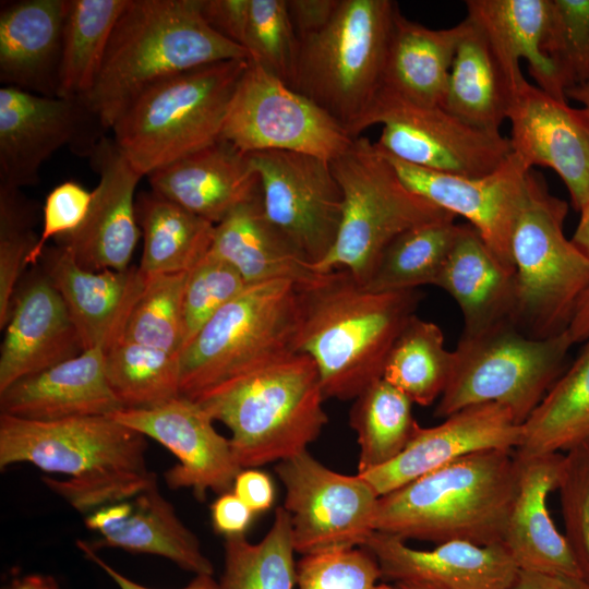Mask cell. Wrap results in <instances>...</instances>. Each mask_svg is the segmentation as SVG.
Wrapping results in <instances>:
<instances>
[{
    "instance_id": "obj_1",
    "label": "cell",
    "mask_w": 589,
    "mask_h": 589,
    "mask_svg": "<svg viewBox=\"0 0 589 589\" xmlns=\"http://www.w3.org/2000/svg\"><path fill=\"white\" fill-rule=\"evenodd\" d=\"M146 436L110 416L56 421L0 414V469L29 462L65 480L44 483L80 513L127 501L156 480L146 464Z\"/></svg>"
},
{
    "instance_id": "obj_2",
    "label": "cell",
    "mask_w": 589,
    "mask_h": 589,
    "mask_svg": "<svg viewBox=\"0 0 589 589\" xmlns=\"http://www.w3.org/2000/svg\"><path fill=\"white\" fill-rule=\"evenodd\" d=\"M297 353L310 357L325 399L350 400L383 377L388 353L421 300L414 290L373 291L347 269L301 287Z\"/></svg>"
},
{
    "instance_id": "obj_3",
    "label": "cell",
    "mask_w": 589,
    "mask_h": 589,
    "mask_svg": "<svg viewBox=\"0 0 589 589\" xmlns=\"http://www.w3.org/2000/svg\"><path fill=\"white\" fill-rule=\"evenodd\" d=\"M202 0H129L111 34L91 91L81 98L104 130H111L147 88L203 65L249 59L240 45L215 32Z\"/></svg>"
},
{
    "instance_id": "obj_4",
    "label": "cell",
    "mask_w": 589,
    "mask_h": 589,
    "mask_svg": "<svg viewBox=\"0 0 589 589\" xmlns=\"http://www.w3.org/2000/svg\"><path fill=\"white\" fill-rule=\"evenodd\" d=\"M516 478L515 450L468 455L381 496L375 531L435 544H503Z\"/></svg>"
},
{
    "instance_id": "obj_5",
    "label": "cell",
    "mask_w": 589,
    "mask_h": 589,
    "mask_svg": "<svg viewBox=\"0 0 589 589\" xmlns=\"http://www.w3.org/2000/svg\"><path fill=\"white\" fill-rule=\"evenodd\" d=\"M313 360L296 353L239 376L196 401L224 423L241 469L279 462L304 450L328 422Z\"/></svg>"
},
{
    "instance_id": "obj_6",
    "label": "cell",
    "mask_w": 589,
    "mask_h": 589,
    "mask_svg": "<svg viewBox=\"0 0 589 589\" xmlns=\"http://www.w3.org/2000/svg\"><path fill=\"white\" fill-rule=\"evenodd\" d=\"M398 4L390 0H341L321 32L299 40L291 88L335 118L353 137L383 87Z\"/></svg>"
},
{
    "instance_id": "obj_7",
    "label": "cell",
    "mask_w": 589,
    "mask_h": 589,
    "mask_svg": "<svg viewBox=\"0 0 589 589\" xmlns=\"http://www.w3.org/2000/svg\"><path fill=\"white\" fill-rule=\"evenodd\" d=\"M301 287L276 279L248 285L181 351L180 395L196 400L239 376L297 353Z\"/></svg>"
},
{
    "instance_id": "obj_8",
    "label": "cell",
    "mask_w": 589,
    "mask_h": 589,
    "mask_svg": "<svg viewBox=\"0 0 589 589\" xmlns=\"http://www.w3.org/2000/svg\"><path fill=\"white\" fill-rule=\"evenodd\" d=\"M249 60L203 65L142 93L111 129L134 169L147 176L217 141Z\"/></svg>"
},
{
    "instance_id": "obj_9",
    "label": "cell",
    "mask_w": 589,
    "mask_h": 589,
    "mask_svg": "<svg viewBox=\"0 0 589 589\" xmlns=\"http://www.w3.org/2000/svg\"><path fill=\"white\" fill-rule=\"evenodd\" d=\"M568 205L533 171L512 236V323L532 338L568 329L589 288V257L563 231Z\"/></svg>"
},
{
    "instance_id": "obj_10",
    "label": "cell",
    "mask_w": 589,
    "mask_h": 589,
    "mask_svg": "<svg viewBox=\"0 0 589 589\" xmlns=\"http://www.w3.org/2000/svg\"><path fill=\"white\" fill-rule=\"evenodd\" d=\"M329 163L341 189L342 211L333 248L314 265L318 273L347 269L364 286L397 236L421 224L456 217L411 191L368 137L354 139Z\"/></svg>"
},
{
    "instance_id": "obj_11",
    "label": "cell",
    "mask_w": 589,
    "mask_h": 589,
    "mask_svg": "<svg viewBox=\"0 0 589 589\" xmlns=\"http://www.w3.org/2000/svg\"><path fill=\"white\" fill-rule=\"evenodd\" d=\"M574 344L568 329L532 338L512 322L461 334L434 416L444 419L472 405L498 404L522 425L565 371Z\"/></svg>"
},
{
    "instance_id": "obj_12",
    "label": "cell",
    "mask_w": 589,
    "mask_h": 589,
    "mask_svg": "<svg viewBox=\"0 0 589 589\" xmlns=\"http://www.w3.org/2000/svg\"><path fill=\"white\" fill-rule=\"evenodd\" d=\"M220 137L245 154L302 153L333 160L354 139L323 108L249 60Z\"/></svg>"
},
{
    "instance_id": "obj_13",
    "label": "cell",
    "mask_w": 589,
    "mask_h": 589,
    "mask_svg": "<svg viewBox=\"0 0 589 589\" xmlns=\"http://www.w3.org/2000/svg\"><path fill=\"white\" fill-rule=\"evenodd\" d=\"M382 124L375 142L384 153L432 171L482 177L510 156L509 139L501 132L466 123L441 106L410 103L386 89L376 96L363 131Z\"/></svg>"
},
{
    "instance_id": "obj_14",
    "label": "cell",
    "mask_w": 589,
    "mask_h": 589,
    "mask_svg": "<svg viewBox=\"0 0 589 589\" xmlns=\"http://www.w3.org/2000/svg\"><path fill=\"white\" fill-rule=\"evenodd\" d=\"M296 553L364 546L375 532L380 496L358 473L327 468L308 450L276 464Z\"/></svg>"
},
{
    "instance_id": "obj_15",
    "label": "cell",
    "mask_w": 589,
    "mask_h": 589,
    "mask_svg": "<svg viewBox=\"0 0 589 589\" xmlns=\"http://www.w3.org/2000/svg\"><path fill=\"white\" fill-rule=\"evenodd\" d=\"M249 155L267 219L314 267L333 248L341 220L342 193L330 163L294 152Z\"/></svg>"
},
{
    "instance_id": "obj_16",
    "label": "cell",
    "mask_w": 589,
    "mask_h": 589,
    "mask_svg": "<svg viewBox=\"0 0 589 589\" xmlns=\"http://www.w3.org/2000/svg\"><path fill=\"white\" fill-rule=\"evenodd\" d=\"M105 131L81 98L0 88V185L21 189L38 182L41 165L71 145L89 155Z\"/></svg>"
},
{
    "instance_id": "obj_17",
    "label": "cell",
    "mask_w": 589,
    "mask_h": 589,
    "mask_svg": "<svg viewBox=\"0 0 589 589\" xmlns=\"http://www.w3.org/2000/svg\"><path fill=\"white\" fill-rule=\"evenodd\" d=\"M381 152L411 191L441 209L466 218L497 260L514 273L512 236L531 172L516 155L512 153L486 176L464 177L420 168Z\"/></svg>"
},
{
    "instance_id": "obj_18",
    "label": "cell",
    "mask_w": 589,
    "mask_h": 589,
    "mask_svg": "<svg viewBox=\"0 0 589 589\" xmlns=\"http://www.w3.org/2000/svg\"><path fill=\"white\" fill-rule=\"evenodd\" d=\"M110 417L167 447L178 459L165 472L167 485L191 489L199 501L208 491L230 492L242 470L229 438L217 432L196 400L180 395L151 408L120 409Z\"/></svg>"
},
{
    "instance_id": "obj_19",
    "label": "cell",
    "mask_w": 589,
    "mask_h": 589,
    "mask_svg": "<svg viewBox=\"0 0 589 589\" xmlns=\"http://www.w3.org/2000/svg\"><path fill=\"white\" fill-rule=\"evenodd\" d=\"M512 153L531 169H553L566 185L573 206L589 204V117L526 79L514 89L507 113Z\"/></svg>"
},
{
    "instance_id": "obj_20",
    "label": "cell",
    "mask_w": 589,
    "mask_h": 589,
    "mask_svg": "<svg viewBox=\"0 0 589 589\" xmlns=\"http://www.w3.org/2000/svg\"><path fill=\"white\" fill-rule=\"evenodd\" d=\"M92 167L99 175L97 187L82 225L57 238L77 264L88 271H123L129 267L141 236L136 219L135 190L143 177L113 139L103 136L89 153Z\"/></svg>"
},
{
    "instance_id": "obj_21",
    "label": "cell",
    "mask_w": 589,
    "mask_h": 589,
    "mask_svg": "<svg viewBox=\"0 0 589 589\" xmlns=\"http://www.w3.org/2000/svg\"><path fill=\"white\" fill-rule=\"evenodd\" d=\"M521 425L498 404L462 408L435 426L419 425L389 462L358 473L381 497L455 460L483 450H515Z\"/></svg>"
},
{
    "instance_id": "obj_22",
    "label": "cell",
    "mask_w": 589,
    "mask_h": 589,
    "mask_svg": "<svg viewBox=\"0 0 589 589\" xmlns=\"http://www.w3.org/2000/svg\"><path fill=\"white\" fill-rule=\"evenodd\" d=\"M366 548L377 560L382 578L419 582L435 589H512L519 572L503 544L479 545L464 541L417 550L406 541L375 531Z\"/></svg>"
},
{
    "instance_id": "obj_23",
    "label": "cell",
    "mask_w": 589,
    "mask_h": 589,
    "mask_svg": "<svg viewBox=\"0 0 589 589\" xmlns=\"http://www.w3.org/2000/svg\"><path fill=\"white\" fill-rule=\"evenodd\" d=\"M44 255L45 274L63 299L83 350L100 348L106 352L121 342L146 285L139 267L88 271L62 245Z\"/></svg>"
},
{
    "instance_id": "obj_24",
    "label": "cell",
    "mask_w": 589,
    "mask_h": 589,
    "mask_svg": "<svg viewBox=\"0 0 589 589\" xmlns=\"http://www.w3.org/2000/svg\"><path fill=\"white\" fill-rule=\"evenodd\" d=\"M146 177L153 192L214 225L261 196L250 155L221 137Z\"/></svg>"
},
{
    "instance_id": "obj_25",
    "label": "cell",
    "mask_w": 589,
    "mask_h": 589,
    "mask_svg": "<svg viewBox=\"0 0 589 589\" xmlns=\"http://www.w3.org/2000/svg\"><path fill=\"white\" fill-rule=\"evenodd\" d=\"M4 328L0 393L84 351L63 299L46 274L17 291Z\"/></svg>"
},
{
    "instance_id": "obj_26",
    "label": "cell",
    "mask_w": 589,
    "mask_h": 589,
    "mask_svg": "<svg viewBox=\"0 0 589 589\" xmlns=\"http://www.w3.org/2000/svg\"><path fill=\"white\" fill-rule=\"evenodd\" d=\"M516 456L517 478L503 545L519 570L580 577L568 545L548 509L557 490L564 454Z\"/></svg>"
},
{
    "instance_id": "obj_27",
    "label": "cell",
    "mask_w": 589,
    "mask_h": 589,
    "mask_svg": "<svg viewBox=\"0 0 589 589\" xmlns=\"http://www.w3.org/2000/svg\"><path fill=\"white\" fill-rule=\"evenodd\" d=\"M88 529L100 533L93 550L109 546L165 557L194 575L214 574L197 537L184 526L173 506L161 495L157 480L131 498L103 506L85 518Z\"/></svg>"
},
{
    "instance_id": "obj_28",
    "label": "cell",
    "mask_w": 589,
    "mask_h": 589,
    "mask_svg": "<svg viewBox=\"0 0 589 589\" xmlns=\"http://www.w3.org/2000/svg\"><path fill=\"white\" fill-rule=\"evenodd\" d=\"M120 409L105 375L100 348L22 377L0 393L1 413L25 420L110 416Z\"/></svg>"
},
{
    "instance_id": "obj_29",
    "label": "cell",
    "mask_w": 589,
    "mask_h": 589,
    "mask_svg": "<svg viewBox=\"0 0 589 589\" xmlns=\"http://www.w3.org/2000/svg\"><path fill=\"white\" fill-rule=\"evenodd\" d=\"M67 0L2 2L0 82L44 96H58Z\"/></svg>"
},
{
    "instance_id": "obj_30",
    "label": "cell",
    "mask_w": 589,
    "mask_h": 589,
    "mask_svg": "<svg viewBox=\"0 0 589 589\" xmlns=\"http://www.w3.org/2000/svg\"><path fill=\"white\" fill-rule=\"evenodd\" d=\"M209 252L233 266L247 285L284 279L303 288L322 275L271 224L261 196L215 225Z\"/></svg>"
},
{
    "instance_id": "obj_31",
    "label": "cell",
    "mask_w": 589,
    "mask_h": 589,
    "mask_svg": "<svg viewBox=\"0 0 589 589\" xmlns=\"http://www.w3.org/2000/svg\"><path fill=\"white\" fill-rule=\"evenodd\" d=\"M457 303L462 334H474L512 322L515 303L514 273L508 271L471 225L459 235L435 283Z\"/></svg>"
},
{
    "instance_id": "obj_32",
    "label": "cell",
    "mask_w": 589,
    "mask_h": 589,
    "mask_svg": "<svg viewBox=\"0 0 589 589\" xmlns=\"http://www.w3.org/2000/svg\"><path fill=\"white\" fill-rule=\"evenodd\" d=\"M467 17L485 35L500 62L517 86L525 80L520 59L538 87L567 101L555 71L543 53L551 0H468Z\"/></svg>"
},
{
    "instance_id": "obj_33",
    "label": "cell",
    "mask_w": 589,
    "mask_h": 589,
    "mask_svg": "<svg viewBox=\"0 0 589 589\" xmlns=\"http://www.w3.org/2000/svg\"><path fill=\"white\" fill-rule=\"evenodd\" d=\"M465 20L433 29L397 12L388 46L383 89L410 103L443 107Z\"/></svg>"
},
{
    "instance_id": "obj_34",
    "label": "cell",
    "mask_w": 589,
    "mask_h": 589,
    "mask_svg": "<svg viewBox=\"0 0 589 589\" xmlns=\"http://www.w3.org/2000/svg\"><path fill=\"white\" fill-rule=\"evenodd\" d=\"M465 22L443 108L470 125L500 132L520 83L510 80L482 31L467 16Z\"/></svg>"
},
{
    "instance_id": "obj_35",
    "label": "cell",
    "mask_w": 589,
    "mask_h": 589,
    "mask_svg": "<svg viewBox=\"0 0 589 589\" xmlns=\"http://www.w3.org/2000/svg\"><path fill=\"white\" fill-rule=\"evenodd\" d=\"M144 244L139 269L145 277L191 272L208 253L215 225L156 194L135 203Z\"/></svg>"
},
{
    "instance_id": "obj_36",
    "label": "cell",
    "mask_w": 589,
    "mask_h": 589,
    "mask_svg": "<svg viewBox=\"0 0 589 589\" xmlns=\"http://www.w3.org/2000/svg\"><path fill=\"white\" fill-rule=\"evenodd\" d=\"M521 425L519 457L566 453L589 442V339Z\"/></svg>"
},
{
    "instance_id": "obj_37",
    "label": "cell",
    "mask_w": 589,
    "mask_h": 589,
    "mask_svg": "<svg viewBox=\"0 0 589 589\" xmlns=\"http://www.w3.org/2000/svg\"><path fill=\"white\" fill-rule=\"evenodd\" d=\"M128 1L67 0L59 97L83 98L91 91Z\"/></svg>"
},
{
    "instance_id": "obj_38",
    "label": "cell",
    "mask_w": 589,
    "mask_h": 589,
    "mask_svg": "<svg viewBox=\"0 0 589 589\" xmlns=\"http://www.w3.org/2000/svg\"><path fill=\"white\" fill-rule=\"evenodd\" d=\"M453 365L454 351L445 347L441 327L413 315L388 353L383 378L413 404L426 407L442 396Z\"/></svg>"
},
{
    "instance_id": "obj_39",
    "label": "cell",
    "mask_w": 589,
    "mask_h": 589,
    "mask_svg": "<svg viewBox=\"0 0 589 589\" xmlns=\"http://www.w3.org/2000/svg\"><path fill=\"white\" fill-rule=\"evenodd\" d=\"M455 217L414 226L383 252L364 287L373 291L414 290L435 285L459 235Z\"/></svg>"
},
{
    "instance_id": "obj_40",
    "label": "cell",
    "mask_w": 589,
    "mask_h": 589,
    "mask_svg": "<svg viewBox=\"0 0 589 589\" xmlns=\"http://www.w3.org/2000/svg\"><path fill=\"white\" fill-rule=\"evenodd\" d=\"M412 404L383 377L354 398L350 425L359 444L358 473L383 466L404 450L419 428Z\"/></svg>"
},
{
    "instance_id": "obj_41",
    "label": "cell",
    "mask_w": 589,
    "mask_h": 589,
    "mask_svg": "<svg viewBox=\"0 0 589 589\" xmlns=\"http://www.w3.org/2000/svg\"><path fill=\"white\" fill-rule=\"evenodd\" d=\"M289 514L276 508L272 527L257 542L244 534L226 537L219 589H293L297 564Z\"/></svg>"
},
{
    "instance_id": "obj_42",
    "label": "cell",
    "mask_w": 589,
    "mask_h": 589,
    "mask_svg": "<svg viewBox=\"0 0 589 589\" xmlns=\"http://www.w3.org/2000/svg\"><path fill=\"white\" fill-rule=\"evenodd\" d=\"M105 375L122 409H145L180 396L179 356L122 340L105 352Z\"/></svg>"
},
{
    "instance_id": "obj_43",
    "label": "cell",
    "mask_w": 589,
    "mask_h": 589,
    "mask_svg": "<svg viewBox=\"0 0 589 589\" xmlns=\"http://www.w3.org/2000/svg\"><path fill=\"white\" fill-rule=\"evenodd\" d=\"M189 274L146 277L123 340L180 356L184 346L182 301Z\"/></svg>"
},
{
    "instance_id": "obj_44",
    "label": "cell",
    "mask_w": 589,
    "mask_h": 589,
    "mask_svg": "<svg viewBox=\"0 0 589 589\" xmlns=\"http://www.w3.org/2000/svg\"><path fill=\"white\" fill-rule=\"evenodd\" d=\"M249 59L292 86L299 53L287 0H250V13L242 43Z\"/></svg>"
},
{
    "instance_id": "obj_45",
    "label": "cell",
    "mask_w": 589,
    "mask_h": 589,
    "mask_svg": "<svg viewBox=\"0 0 589 589\" xmlns=\"http://www.w3.org/2000/svg\"><path fill=\"white\" fill-rule=\"evenodd\" d=\"M37 205L21 189L0 185V328L8 323L16 285L29 252L37 243L34 231Z\"/></svg>"
},
{
    "instance_id": "obj_46",
    "label": "cell",
    "mask_w": 589,
    "mask_h": 589,
    "mask_svg": "<svg viewBox=\"0 0 589 589\" xmlns=\"http://www.w3.org/2000/svg\"><path fill=\"white\" fill-rule=\"evenodd\" d=\"M542 50L565 95L589 80V0H551Z\"/></svg>"
},
{
    "instance_id": "obj_47",
    "label": "cell",
    "mask_w": 589,
    "mask_h": 589,
    "mask_svg": "<svg viewBox=\"0 0 589 589\" xmlns=\"http://www.w3.org/2000/svg\"><path fill=\"white\" fill-rule=\"evenodd\" d=\"M247 286L233 266L208 251L190 272L184 288L183 349L202 327Z\"/></svg>"
},
{
    "instance_id": "obj_48",
    "label": "cell",
    "mask_w": 589,
    "mask_h": 589,
    "mask_svg": "<svg viewBox=\"0 0 589 589\" xmlns=\"http://www.w3.org/2000/svg\"><path fill=\"white\" fill-rule=\"evenodd\" d=\"M560 492L564 536L589 585V442L564 454Z\"/></svg>"
},
{
    "instance_id": "obj_49",
    "label": "cell",
    "mask_w": 589,
    "mask_h": 589,
    "mask_svg": "<svg viewBox=\"0 0 589 589\" xmlns=\"http://www.w3.org/2000/svg\"><path fill=\"white\" fill-rule=\"evenodd\" d=\"M382 578L376 557L364 546L302 555L299 589H375Z\"/></svg>"
},
{
    "instance_id": "obj_50",
    "label": "cell",
    "mask_w": 589,
    "mask_h": 589,
    "mask_svg": "<svg viewBox=\"0 0 589 589\" xmlns=\"http://www.w3.org/2000/svg\"><path fill=\"white\" fill-rule=\"evenodd\" d=\"M92 199L93 192L72 180L56 185L47 194L41 233L26 259V265H35L43 257L49 239L69 235L82 225Z\"/></svg>"
},
{
    "instance_id": "obj_51",
    "label": "cell",
    "mask_w": 589,
    "mask_h": 589,
    "mask_svg": "<svg viewBox=\"0 0 589 589\" xmlns=\"http://www.w3.org/2000/svg\"><path fill=\"white\" fill-rule=\"evenodd\" d=\"M201 12L215 32L242 47L250 0H202Z\"/></svg>"
},
{
    "instance_id": "obj_52",
    "label": "cell",
    "mask_w": 589,
    "mask_h": 589,
    "mask_svg": "<svg viewBox=\"0 0 589 589\" xmlns=\"http://www.w3.org/2000/svg\"><path fill=\"white\" fill-rule=\"evenodd\" d=\"M341 0H287L298 39L321 32L336 14Z\"/></svg>"
},
{
    "instance_id": "obj_53",
    "label": "cell",
    "mask_w": 589,
    "mask_h": 589,
    "mask_svg": "<svg viewBox=\"0 0 589 589\" xmlns=\"http://www.w3.org/2000/svg\"><path fill=\"white\" fill-rule=\"evenodd\" d=\"M254 515L232 491L220 494L211 505L214 530L225 538L244 534Z\"/></svg>"
},
{
    "instance_id": "obj_54",
    "label": "cell",
    "mask_w": 589,
    "mask_h": 589,
    "mask_svg": "<svg viewBox=\"0 0 589 589\" xmlns=\"http://www.w3.org/2000/svg\"><path fill=\"white\" fill-rule=\"evenodd\" d=\"M232 492L255 514L269 509L275 490L268 474L256 468L242 469L235 479Z\"/></svg>"
},
{
    "instance_id": "obj_55",
    "label": "cell",
    "mask_w": 589,
    "mask_h": 589,
    "mask_svg": "<svg viewBox=\"0 0 589 589\" xmlns=\"http://www.w3.org/2000/svg\"><path fill=\"white\" fill-rule=\"evenodd\" d=\"M572 241L589 257V204L580 211ZM568 332L575 344L589 339V288L576 308Z\"/></svg>"
},
{
    "instance_id": "obj_56",
    "label": "cell",
    "mask_w": 589,
    "mask_h": 589,
    "mask_svg": "<svg viewBox=\"0 0 589 589\" xmlns=\"http://www.w3.org/2000/svg\"><path fill=\"white\" fill-rule=\"evenodd\" d=\"M76 544L86 557L98 565L115 581L119 589H154L145 587L122 575L120 572L101 560L88 543L80 540L76 542ZM179 589H219V586L218 581L214 579L213 575L201 574L195 575L188 585Z\"/></svg>"
},
{
    "instance_id": "obj_57",
    "label": "cell",
    "mask_w": 589,
    "mask_h": 589,
    "mask_svg": "<svg viewBox=\"0 0 589 589\" xmlns=\"http://www.w3.org/2000/svg\"><path fill=\"white\" fill-rule=\"evenodd\" d=\"M512 589H589L578 576L519 570Z\"/></svg>"
},
{
    "instance_id": "obj_58",
    "label": "cell",
    "mask_w": 589,
    "mask_h": 589,
    "mask_svg": "<svg viewBox=\"0 0 589 589\" xmlns=\"http://www.w3.org/2000/svg\"><path fill=\"white\" fill-rule=\"evenodd\" d=\"M2 589H60L58 581L50 575L27 574L14 577Z\"/></svg>"
},
{
    "instance_id": "obj_59",
    "label": "cell",
    "mask_w": 589,
    "mask_h": 589,
    "mask_svg": "<svg viewBox=\"0 0 589 589\" xmlns=\"http://www.w3.org/2000/svg\"><path fill=\"white\" fill-rule=\"evenodd\" d=\"M566 98H572L582 104V109L587 112L589 117V80L567 89Z\"/></svg>"
},
{
    "instance_id": "obj_60",
    "label": "cell",
    "mask_w": 589,
    "mask_h": 589,
    "mask_svg": "<svg viewBox=\"0 0 589 589\" xmlns=\"http://www.w3.org/2000/svg\"><path fill=\"white\" fill-rule=\"evenodd\" d=\"M393 589H435L431 586L419 582H394Z\"/></svg>"
},
{
    "instance_id": "obj_61",
    "label": "cell",
    "mask_w": 589,
    "mask_h": 589,
    "mask_svg": "<svg viewBox=\"0 0 589 589\" xmlns=\"http://www.w3.org/2000/svg\"><path fill=\"white\" fill-rule=\"evenodd\" d=\"M375 589H393V586L387 584H378Z\"/></svg>"
}]
</instances>
